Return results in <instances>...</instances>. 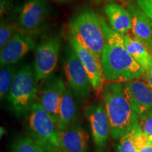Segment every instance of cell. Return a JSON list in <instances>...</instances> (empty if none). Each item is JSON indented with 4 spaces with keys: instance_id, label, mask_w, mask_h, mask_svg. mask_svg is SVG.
Instances as JSON below:
<instances>
[{
    "instance_id": "obj_1",
    "label": "cell",
    "mask_w": 152,
    "mask_h": 152,
    "mask_svg": "<svg viewBox=\"0 0 152 152\" xmlns=\"http://www.w3.org/2000/svg\"><path fill=\"white\" fill-rule=\"evenodd\" d=\"M102 25L106 35V45L101 56L106 81L128 83L140 78L144 70L125 49L121 35L111 29L104 19Z\"/></svg>"
},
{
    "instance_id": "obj_2",
    "label": "cell",
    "mask_w": 152,
    "mask_h": 152,
    "mask_svg": "<svg viewBox=\"0 0 152 152\" xmlns=\"http://www.w3.org/2000/svg\"><path fill=\"white\" fill-rule=\"evenodd\" d=\"M102 96L113 139L120 140L140 126V117L125 96L123 83H106Z\"/></svg>"
},
{
    "instance_id": "obj_3",
    "label": "cell",
    "mask_w": 152,
    "mask_h": 152,
    "mask_svg": "<svg viewBox=\"0 0 152 152\" xmlns=\"http://www.w3.org/2000/svg\"><path fill=\"white\" fill-rule=\"evenodd\" d=\"M102 19L92 9H85L79 11L68 25L70 35L82 46L100 57L106 45Z\"/></svg>"
},
{
    "instance_id": "obj_4",
    "label": "cell",
    "mask_w": 152,
    "mask_h": 152,
    "mask_svg": "<svg viewBox=\"0 0 152 152\" xmlns=\"http://www.w3.org/2000/svg\"><path fill=\"white\" fill-rule=\"evenodd\" d=\"M28 127L31 137L46 152H64L58 125L39 102H35L28 114Z\"/></svg>"
},
{
    "instance_id": "obj_5",
    "label": "cell",
    "mask_w": 152,
    "mask_h": 152,
    "mask_svg": "<svg viewBox=\"0 0 152 152\" xmlns=\"http://www.w3.org/2000/svg\"><path fill=\"white\" fill-rule=\"evenodd\" d=\"M37 92L38 81L35 69L30 64H26L16 71L7 98L16 115L22 116L29 113L35 103Z\"/></svg>"
},
{
    "instance_id": "obj_6",
    "label": "cell",
    "mask_w": 152,
    "mask_h": 152,
    "mask_svg": "<svg viewBox=\"0 0 152 152\" xmlns=\"http://www.w3.org/2000/svg\"><path fill=\"white\" fill-rule=\"evenodd\" d=\"M64 72L68 87L74 96L82 102H86L90 97L92 85L84 67L73 48L66 58Z\"/></svg>"
},
{
    "instance_id": "obj_7",
    "label": "cell",
    "mask_w": 152,
    "mask_h": 152,
    "mask_svg": "<svg viewBox=\"0 0 152 152\" xmlns=\"http://www.w3.org/2000/svg\"><path fill=\"white\" fill-rule=\"evenodd\" d=\"M61 47V39L52 36L43 39L36 47L34 69L38 82L47 79L56 68Z\"/></svg>"
},
{
    "instance_id": "obj_8",
    "label": "cell",
    "mask_w": 152,
    "mask_h": 152,
    "mask_svg": "<svg viewBox=\"0 0 152 152\" xmlns=\"http://www.w3.org/2000/svg\"><path fill=\"white\" fill-rule=\"evenodd\" d=\"M69 41L88 75L93 91L96 94H102L106 85V80L102 69L101 57L82 46L70 34Z\"/></svg>"
},
{
    "instance_id": "obj_9",
    "label": "cell",
    "mask_w": 152,
    "mask_h": 152,
    "mask_svg": "<svg viewBox=\"0 0 152 152\" xmlns=\"http://www.w3.org/2000/svg\"><path fill=\"white\" fill-rule=\"evenodd\" d=\"M85 115L90 124L96 151L104 152L111 134V128L103 103L99 102L90 104L85 109Z\"/></svg>"
},
{
    "instance_id": "obj_10",
    "label": "cell",
    "mask_w": 152,
    "mask_h": 152,
    "mask_svg": "<svg viewBox=\"0 0 152 152\" xmlns=\"http://www.w3.org/2000/svg\"><path fill=\"white\" fill-rule=\"evenodd\" d=\"M48 14V7L45 0H27L23 5L18 17V23L22 33L31 36L42 28Z\"/></svg>"
},
{
    "instance_id": "obj_11",
    "label": "cell",
    "mask_w": 152,
    "mask_h": 152,
    "mask_svg": "<svg viewBox=\"0 0 152 152\" xmlns=\"http://www.w3.org/2000/svg\"><path fill=\"white\" fill-rule=\"evenodd\" d=\"M66 85L61 77L50 75L45 82L39 98V103L58 125L59 109Z\"/></svg>"
},
{
    "instance_id": "obj_12",
    "label": "cell",
    "mask_w": 152,
    "mask_h": 152,
    "mask_svg": "<svg viewBox=\"0 0 152 152\" xmlns=\"http://www.w3.org/2000/svg\"><path fill=\"white\" fill-rule=\"evenodd\" d=\"M123 90L139 117L152 110V88L145 80L138 78L123 83Z\"/></svg>"
},
{
    "instance_id": "obj_13",
    "label": "cell",
    "mask_w": 152,
    "mask_h": 152,
    "mask_svg": "<svg viewBox=\"0 0 152 152\" xmlns=\"http://www.w3.org/2000/svg\"><path fill=\"white\" fill-rule=\"evenodd\" d=\"M132 18V35L145 45L152 54V21L134 0L125 4Z\"/></svg>"
},
{
    "instance_id": "obj_14",
    "label": "cell",
    "mask_w": 152,
    "mask_h": 152,
    "mask_svg": "<svg viewBox=\"0 0 152 152\" xmlns=\"http://www.w3.org/2000/svg\"><path fill=\"white\" fill-rule=\"evenodd\" d=\"M35 47L31 36L23 33H16L0 52L1 66L14 65Z\"/></svg>"
},
{
    "instance_id": "obj_15",
    "label": "cell",
    "mask_w": 152,
    "mask_h": 152,
    "mask_svg": "<svg viewBox=\"0 0 152 152\" xmlns=\"http://www.w3.org/2000/svg\"><path fill=\"white\" fill-rule=\"evenodd\" d=\"M61 144L64 152H88V133L80 125L73 124L60 132Z\"/></svg>"
},
{
    "instance_id": "obj_16",
    "label": "cell",
    "mask_w": 152,
    "mask_h": 152,
    "mask_svg": "<svg viewBox=\"0 0 152 152\" xmlns=\"http://www.w3.org/2000/svg\"><path fill=\"white\" fill-rule=\"evenodd\" d=\"M104 11L110 27L120 35L129 33L132 29V18L126 7L118 2L106 4Z\"/></svg>"
},
{
    "instance_id": "obj_17",
    "label": "cell",
    "mask_w": 152,
    "mask_h": 152,
    "mask_svg": "<svg viewBox=\"0 0 152 152\" xmlns=\"http://www.w3.org/2000/svg\"><path fill=\"white\" fill-rule=\"evenodd\" d=\"M76 118L77 106L74 99V94L71 89L66 86L63 94L59 109V118L58 123L59 132L75 124Z\"/></svg>"
},
{
    "instance_id": "obj_18",
    "label": "cell",
    "mask_w": 152,
    "mask_h": 152,
    "mask_svg": "<svg viewBox=\"0 0 152 152\" xmlns=\"http://www.w3.org/2000/svg\"><path fill=\"white\" fill-rule=\"evenodd\" d=\"M125 49L137 62L144 68V71L151 65L152 54L142 42L130 33L121 35Z\"/></svg>"
},
{
    "instance_id": "obj_19",
    "label": "cell",
    "mask_w": 152,
    "mask_h": 152,
    "mask_svg": "<svg viewBox=\"0 0 152 152\" xmlns=\"http://www.w3.org/2000/svg\"><path fill=\"white\" fill-rule=\"evenodd\" d=\"M149 142L140 126L119 140L116 152H139Z\"/></svg>"
},
{
    "instance_id": "obj_20",
    "label": "cell",
    "mask_w": 152,
    "mask_h": 152,
    "mask_svg": "<svg viewBox=\"0 0 152 152\" xmlns=\"http://www.w3.org/2000/svg\"><path fill=\"white\" fill-rule=\"evenodd\" d=\"M16 73V68L13 65L1 66V70H0V97H1V101L8 98Z\"/></svg>"
},
{
    "instance_id": "obj_21",
    "label": "cell",
    "mask_w": 152,
    "mask_h": 152,
    "mask_svg": "<svg viewBox=\"0 0 152 152\" xmlns=\"http://www.w3.org/2000/svg\"><path fill=\"white\" fill-rule=\"evenodd\" d=\"M11 152H46L31 137L21 136L17 138L11 146Z\"/></svg>"
},
{
    "instance_id": "obj_22",
    "label": "cell",
    "mask_w": 152,
    "mask_h": 152,
    "mask_svg": "<svg viewBox=\"0 0 152 152\" xmlns=\"http://www.w3.org/2000/svg\"><path fill=\"white\" fill-rule=\"evenodd\" d=\"M16 27L13 23L1 20L0 26V48L4 47L17 33Z\"/></svg>"
},
{
    "instance_id": "obj_23",
    "label": "cell",
    "mask_w": 152,
    "mask_h": 152,
    "mask_svg": "<svg viewBox=\"0 0 152 152\" xmlns=\"http://www.w3.org/2000/svg\"><path fill=\"white\" fill-rule=\"evenodd\" d=\"M140 126L149 141L152 142V110L140 116Z\"/></svg>"
},
{
    "instance_id": "obj_24",
    "label": "cell",
    "mask_w": 152,
    "mask_h": 152,
    "mask_svg": "<svg viewBox=\"0 0 152 152\" xmlns=\"http://www.w3.org/2000/svg\"><path fill=\"white\" fill-rule=\"evenodd\" d=\"M152 21V0H134Z\"/></svg>"
},
{
    "instance_id": "obj_25",
    "label": "cell",
    "mask_w": 152,
    "mask_h": 152,
    "mask_svg": "<svg viewBox=\"0 0 152 152\" xmlns=\"http://www.w3.org/2000/svg\"><path fill=\"white\" fill-rule=\"evenodd\" d=\"M12 3L11 0H0V12L1 16L8 12L11 8Z\"/></svg>"
},
{
    "instance_id": "obj_26",
    "label": "cell",
    "mask_w": 152,
    "mask_h": 152,
    "mask_svg": "<svg viewBox=\"0 0 152 152\" xmlns=\"http://www.w3.org/2000/svg\"><path fill=\"white\" fill-rule=\"evenodd\" d=\"M142 76H144V80L147 82L148 85L152 88V58L150 67L149 68V69L144 71V75Z\"/></svg>"
},
{
    "instance_id": "obj_27",
    "label": "cell",
    "mask_w": 152,
    "mask_h": 152,
    "mask_svg": "<svg viewBox=\"0 0 152 152\" xmlns=\"http://www.w3.org/2000/svg\"><path fill=\"white\" fill-rule=\"evenodd\" d=\"M96 4H100V3H111V2H122L123 4H125L128 0H92Z\"/></svg>"
},
{
    "instance_id": "obj_28",
    "label": "cell",
    "mask_w": 152,
    "mask_h": 152,
    "mask_svg": "<svg viewBox=\"0 0 152 152\" xmlns=\"http://www.w3.org/2000/svg\"><path fill=\"white\" fill-rule=\"evenodd\" d=\"M139 152H152V142L149 141L147 145L142 148Z\"/></svg>"
},
{
    "instance_id": "obj_29",
    "label": "cell",
    "mask_w": 152,
    "mask_h": 152,
    "mask_svg": "<svg viewBox=\"0 0 152 152\" xmlns=\"http://www.w3.org/2000/svg\"><path fill=\"white\" fill-rule=\"evenodd\" d=\"M59 1H62V0H59Z\"/></svg>"
}]
</instances>
